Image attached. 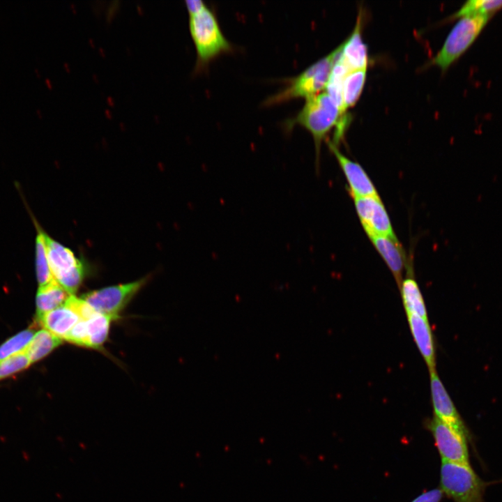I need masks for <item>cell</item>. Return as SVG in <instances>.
I'll return each instance as SVG.
<instances>
[{
    "label": "cell",
    "instance_id": "1",
    "mask_svg": "<svg viewBox=\"0 0 502 502\" xmlns=\"http://www.w3.org/2000/svg\"><path fill=\"white\" fill-rule=\"evenodd\" d=\"M347 123V115L326 92L306 99L301 111L287 123L289 129L299 125L311 133L315 144L317 163L319 162L321 142L329 131L336 128L333 141L339 144Z\"/></svg>",
    "mask_w": 502,
    "mask_h": 502
},
{
    "label": "cell",
    "instance_id": "2",
    "mask_svg": "<svg viewBox=\"0 0 502 502\" xmlns=\"http://www.w3.org/2000/svg\"><path fill=\"white\" fill-rule=\"evenodd\" d=\"M342 49V43L330 54L290 79L287 86L268 98L266 104L275 105L297 98L307 99L320 93L323 89H326L333 66Z\"/></svg>",
    "mask_w": 502,
    "mask_h": 502
},
{
    "label": "cell",
    "instance_id": "3",
    "mask_svg": "<svg viewBox=\"0 0 502 502\" xmlns=\"http://www.w3.org/2000/svg\"><path fill=\"white\" fill-rule=\"evenodd\" d=\"M189 29L196 50L197 68L231 50L215 15L206 5L199 11L189 14Z\"/></svg>",
    "mask_w": 502,
    "mask_h": 502
},
{
    "label": "cell",
    "instance_id": "4",
    "mask_svg": "<svg viewBox=\"0 0 502 502\" xmlns=\"http://www.w3.org/2000/svg\"><path fill=\"white\" fill-rule=\"evenodd\" d=\"M441 489L454 502H483L489 483L481 479L470 465L442 461Z\"/></svg>",
    "mask_w": 502,
    "mask_h": 502
},
{
    "label": "cell",
    "instance_id": "5",
    "mask_svg": "<svg viewBox=\"0 0 502 502\" xmlns=\"http://www.w3.org/2000/svg\"><path fill=\"white\" fill-rule=\"evenodd\" d=\"M491 16L473 15L459 18L447 36L432 63L443 71L458 60L473 45Z\"/></svg>",
    "mask_w": 502,
    "mask_h": 502
},
{
    "label": "cell",
    "instance_id": "6",
    "mask_svg": "<svg viewBox=\"0 0 502 502\" xmlns=\"http://www.w3.org/2000/svg\"><path fill=\"white\" fill-rule=\"evenodd\" d=\"M47 258L54 279L73 295L81 285L85 267L73 252L45 234Z\"/></svg>",
    "mask_w": 502,
    "mask_h": 502
},
{
    "label": "cell",
    "instance_id": "7",
    "mask_svg": "<svg viewBox=\"0 0 502 502\" xmlns=\"http://www.w3.org/2000/svg\"><path fill=\"white\" fill-rule=\"evenodd\" d=\"M148 277L131 282L109 286L87 292L80 298L96 312L116 318L148 280Z\"/></svg>",
    "mask_w": 502,
    "mask_h": 502
},
{
    "label": "cell",
    "instance_id": "8",
    "mask_svg": "<svg viewBox=\"0 0 502 502\" xmlns=\"http://www.w3.org/2000/svg\"><path fill=\"white\" fill-rule=\"evenodd\" d=\"M442 461L470 465L468 439L436 417L428 423Z\"/></svg>",
    "mask_w": 502,
    "mask_h": 502
},
{
    "label": "cell",
    "instance_id": "9",
    "mask_svg": "<svg viewBox=\"0 0 502 502\" xmlns=\"http://www.w3.org/2000/svg\"><path fill=\"white\" fill-rule=\"evenodd\" d=\"M353 200L357 215L367 236L376 235L397 238L379 195L357 197Z\"/></svg>",
    "mask_w": 502,
    "mask_h": 502
},
{
    "label": "cell",
    "instance_id": "10",
    "mask_svg": "<svg viewBox=\"0 0 502 502\" xmlns=\"http://www.w3.org/2000/svg\"><path fill=\"white\" fill-rule=\"evenodd\" d=\"M430 373V389L434 416L459 432L469 441L471 434L459 415L436 370Z\"/></svg>",
    "mask_w": 502,
    "mask_h": 502
},
{
    "label": "cell",
    "instance_id": "11",
    "mask_svg": "<svg viewBox=\"0 0 502 502\" xmlns=\"http://www.w3.org/2000/svg\"><path fill=\"white\" fill-rule=\"evenodd\" d=\"M330 150L335 156L348 183V189L354 198L378 196L376 189L364 169L341 153L337 146L328 142Z\"/></svg>",
    "mask_w": 502,
    "mask_h": 502
},
{
    "label": "cell",
    "instance_id": "12",
    "mask_svg": "<svg viewBox=\"0 0 502 502\" xmlns=\"http://www.w3.org/2000/svg\"><path fill=\"white\" fill-rule=\"evenodd\" d=\"M368 237L386 262L400 287L403 280V271L407 266L406 254L402 245L397 238L376 235Z\"/></svg>",
    "mask_w": 502,
    "mask_h": 502
},
{
    "label": "cell",
    "instance_id": "13",
    "mask_svg": "<svg viewBox=\"0 0 502 502\" xmlns=\"http://www.w3.org/2000/svg\"><path fill=\"white\" fill-rule=\"evenodd\" d=\"M361 24V15L359 13L351 34L342 43L340 59L349 71L367 68L368 50L363 40Z\"/></svg>",
    "mask_w": 502,
    "mask_h": 502
},
{
    "label": "cell",
    "instance_id": "14",
    "mask_svg": "<svg viewBox=\"0 0 502 502\" xmlns=\"http://www.w3.org/2000/svg\"><path fill=\"white\" fill-rule=\"evenodd\" d=\"M44 329L64 340L72 328L82 319L68 299L61 306L38 317Z\"/></svg>",
    "mask_w": 502,
    "mask_h": 502
},
{
    "label": "cell",
    "instance_id": "15",
    "mask_svg": "<svg viewBox=\"0 0 502 502\" xmlns=\"http://www.w3.org/2000/svg\"><path fill=\"white\" fill-rule=\"evenodd\" d=\"M406 315L413 340L429 372L436 370L435 345L428 319L414 314Z\"/></svg>",
    "mask_w": 502,
    "mask_h": 502
},
{
    "label": "cell",
    "instance_id": "16",
    "mask_svg": "<svg viewBox=\"0 0 502 502\" xmlns=\"http://www.w3.org/2000/svg\"><path fill=\"white\" fill-rule=\"evenodd\" d=\"M406 276L402 280L400 289L406 314H414L427 319V310L418 283L413 277L411 264H407Z\"/></svg>",
    "mask_w": 502,
    "mask_h": 502
},
{
    "label": "cell",
    "instance_id": "17",
    "mask_svg": "<svg viewBox=\"0 0 502 502\" xmlns=\"http://www.w3.org/2000/svg\"><path fill=\"white\" fill-rule=\"evenodd\" d=\"M70 296L55 280L39 287L36 298L37 316L61 306Z\"/></svg>",
    "mask_w": 502,
    "mask_h": 502
},
{
    "label": "cell",
    "instance_id": "18",
    "mask_svg": "<svg viewBox=\"0 0 502 502\" xmlns=\"http://www.w3.org/2000/svg\"><path fill=\"white\" fill-rule=\"evenodd\" d=\"M61 339L45 329L37 331L24 352L31 363H35L48 355L61 343Z\"/></svg>",
    "mask_w": 502,
    "mask_h": 502
},
{
    "label": "cell",
    "instance_id": "19",
    "mask_svg": "<svg viewBox=\"0 0 502 502\" xmlns=\"http://www.w3.org/2000/svg\"><path fill=\"white\" fill-rule=\"evenodd\" d=\"M112 319L110 317L98 312L84 319L86 332L85 347L98 349L104 344L108 336Z\"/></svg>",
    "mask_w": 502,
    "mask_h": 502
},
{
    "label": "cell",
    "instance_id": "20",
    "mask_svg": "<svg viewBox=\"0 0 502 502\" xmlns=\"http://www.w3.org/2000/svg\"><path fill=\"white\" fill-rule=\"evenodd\" d=\"M367 69H358L348 72L342 84V100L344 109L355 105L363 92L366 80Z\"/></svg>",
    "mask_w": 502,
    "mask_h": 502
},
{
    "label": "cell",
    "instance_id": "21",
    "mask_svg": "<svg viewBox=\"0 0 502 502\" xmlns=\"http://www.w3.org/2000/svg\"><path fill=\"white\" fill-rule=\"evenodd\" d=\"M36 271L39 287L54 280L47 258L45 234L39 230L36 240Z\"/></svg>",
    "mask_w": 502,
    "mask_h": 502
},
{
    "label": "cell",
    "instance_id": "22",
    "mask_svg": "<svg viewBox=\"0 0 502 502\" xmlns=\"http://www.w3.org/2000/svg\"><path fill=\"white\" fill-rule=\"evenodd\" d=\"M502 8V0H470L454 14L455 18L464 16H492Z\"/></svg>",
    "mask_w": 502,
    "mask_h": 502
},
{
    "label": "cell",
    "instance_id": "23",
    "mask_svg": "<svg viewBox=\"0 0 502 502\" xmlns=\"http://www.w3.org/2000/svg\"><path fill=\"white\" fill-rule=\"evenodd\" d=\"M35 333L33 328L26 329L5 341L0 345V360L24 351Z\"/></svg>",
    "mask_w": 502,
    "mask_h": 502
},
{
    "label": "cell",
    "instance_id": "24",
    "mask_svg": "<svg viewBox=\"0 0 502 502\" xmlns=\"http://www.w3.org/2000/svg\"><path fill=\"white\" fill-rule=\"evenodd\" d=\"M31 363L24 351L0 360V379L26 369Z\"/></svg>",
    "mask_w": 502,
    "mask_h": 502
},
{
    "label": "cell",
    "instance_id": "25",
    "mask_svg": "<svg viewBox=\"0 0 502 502\" xmlns=\"http://www.w3.org/2000/svg\"><path fill=\"white\" fill-rule=\"evenodd\" d=\"M443 496L441 488H435L423 492L411 502H440Z\"/></svg>",
    "mask_w": 502,
    "mask_h": 502
},
{
    "label": "cell",
    "instance_id": "26",
    "mask_svg": "<svg viewBox=\"0 0 502 502\" xmlns=\"http://www.w3.org/2000/svg\"><path fill=\"white\" fill-rule=\"evenodd\" d=\"M185 6L188 14H191L199 11L206 4L201 0H187L185 1Z\"/></svg>",
    "mask_w": 502,
    "mask_h": 502
}]
</instances>
